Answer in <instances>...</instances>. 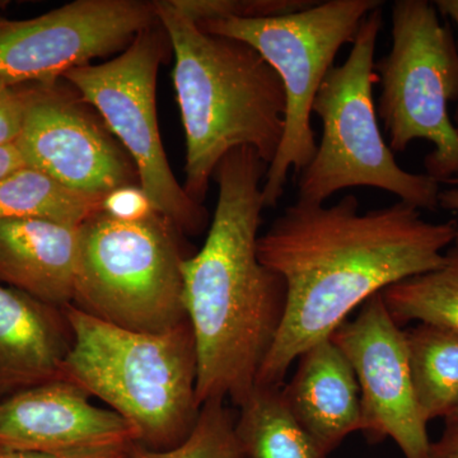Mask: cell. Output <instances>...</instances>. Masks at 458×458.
<instances>
[{"instance_id":"1","label":"cell","mask_w":458,"mask_h":458,"mask_svg":"<svg viewBox=\"0 0 458 458\" xmlns=\"http://www.w3.org/2000/svg\"><path fill=\"white\" fill-rule=\"evenodd\" d=\"M457 221L430 223L396 201L360 212L355 195L339 203L297 200L259 236V259L284 280L282 327L256 385L282 387L295 360L330 339L349 313L401 280L438 269Z\"/></svg>"},{"instance_id":"2","label":"cell","mask_w":458,"mask_h":458,"mask_svg":"<svg viewBox=\"0 0 458 458\" xmlns=\"http://www.w3.org/2000/svg\"><path fill=\"white\" fill-rule=\"evenodd\" d=\"M267 165L252 148L229 152L214 172L218 200L200 251L182 264L186 315L198 352L199 406L254 390L284 318V280L259 259Z\"/></svg>"},{"instance_id":"3","label":"cell","mask_w":458,"mask_h":458,"mask_svg":"<svg viewBox=\"0 0 458 458\" xmlns=\"http://www.w3.org/2000/svg\"><path fill=\"white\" fill-rule=\"evenodd\" d=\"M153 5L174 51L186 137L183 189L203 204L214 172L232 150L252 148L264 164L273 162L284 135V87L246 42L205 32L172 0Z\"/></svg>"},{"instance_id":"4","label":"cell","mask_w":458,"mask_h":458,"mask_svg":"<svg viewBox=\"0 0 458 458\" xmlns=\"http://www.w3.org/2000/svg\"><path fill=\"white\" fill-rule=\"evenodd\" d=\"M72 345L60 378L106 403L137 443L167 450L197 423L198 352L189 319L159 333L114 327L64 307Z\"/></svg>"},{"instance_id":"5","label":"cell","mask_w":458,"mask_h":458,"mask_svg":"<svg viewBox=\"0 0 458 458\" xmlns=\"http://www.w3.org/2000/svg\"><path fill=\"white\" fill-rule=\"evenodd\" d=\"M382 22L381 5L360 23L348 59L334 65L319 87L312 114L321 120L322 137L312 161L298 174V200L325 204L344 189L367 186L419 210L439 208L441 183L403 170L379 129L373 83Z\"/></svg>"},{"instance_id":"6","label":"cell","mask_w":458,"mask_h":458,"mask_svg":"<svg viewBox=\"0 0 458 458\" xmlns=\"http://www.w3.org/2000/svg\"><path fill=\"white\" fill-rule=\"evenodd\" d=\"M179 229L155 213L122 222L99 212L80 227L73 304L114 327L159 333L188 319Z\"/></svg>"},{"instance_id":"7","label":"cell","mask_w":458,"mask_h":458,"mask_svg":"<svg viewBox=\"0 0 458 458\" xmlns=\"http://www.w3.org/2000/svg\"><path fill=\"white\" fill-rule=\"evenodd\" d=\"M378 0H327L293 13L267 18H219L197 23L205 32L246 42L278 73L285 90V129L278 153L262 183L265 208L276 207L291 168L297 174L318 149L312 131L313 102L345 44Z\"/></svg>"},{"instance_id":"8","label":"cell","mask_w":458,"mask_h":458,"mask_svg":"<svg viewBox=\"0 0 458 458\" xmlns=\"http://www.w3.org/2000/svg\"><path fill=\"white\" fill-rule=\"evenodd\" d=\"M391 16L393 47L375 64L381 82L377 114L394 153L414 140L432 144L426 174L445 183L458 174V131L448 111L458 101L456 40L427 0H397Z\"/></svg>"},{"instance_id":"9","label":"cell","mask_w":458,"mask_h":458,"mask_svg":"<svg viewBox=\"0 0 458 458\" xmlns=\"http://www.w3.org/2000/svg\"><path fill=\"white\" fill-rule=\"evenodd\" d=\"M168 38L161 25L140 32L119 56L84 65L63 77L84 104L95 108L108 131L122 141L156 212L180 233L200 234L209 214L189 197L165 153L157 119V74Z\"/></svg>"},{"instance_id":"10","label":"cell","mask_w":458,"mask_h":458,"mask_svg":"<svg viewBox=\"0 0 458 458\" xmlns=\"http://www.w3.org/2000/svg\"><path fill=\"white\" fill-rule=\"evenodd\" d=\"M158 25L153 2L140 0H77L30 20L0 17V78L57 82L90 60L123 53Z\"/></svg>"},{"instance_id":"11","label":"cell","mask_w":458,"mask_h":458,"mask_svg":"<svg viewBox=\"0 0 458 458\" xmlns=\"http://www.w3.org/2000/svg\"><path fill=\"white\" fill-rule=\"evenodd\" d=\"M77 92L60 84L30 87L22 132L16 141L25 165L66 188L105 197L135 185L137 168Z\"/></svg>"},{"instance_id":"12","label":"cell","mask_w":458,"mask_h":458,"mask_svg":"<svg viewBox=\"0 0 458 458\" xmlns=\"http://www.w3.org/2000/svg\"><path fill=\"white\" fill-rule=\"evenodd\" d=\"M331 340L351 363L360 385V432L375 441L393 439L405 458H430L432 442L415 399L405 333L382 294L370 297Z\"/></svg>"},{"instance_id":"13","label":"cell","mask_w":458,"mask_h":458,"mask_svg":"<svg viewBox=\"0 0 458 458\" xmlns=\"http://www.w3.org/2000/svg\"><path fill=\"white\" fill-rule=\"evenodd\" d=\"M82 387L57 378L0 400V445L66 456L137 443L131 424L90 401Z\"/></svg>"},{"instance_id":"14","label":"cell","mask_w":458,"mask_h":458,"mask_svg":"<svg viewBox=\"0 0 458 458\" xmlns=\"http://www.w3.org/2000/svg\"><path fill=\"white\" fill-rule=\"evenodd\" d=\"M72 345L64 309L0 283V397L60 378Z\"/></svg>"},{"instance_id":"15","label":"cell","mask_w":458,"mask_h":458,"mask_svg":"<svg viewBox=\"0 0 458 458\" xmlns=\"http://www.w3.org/2000/svg\"><path fill=\"white\" fill-rule=\"evenodd\" d=\"M282 393L295 420L327 454L361 430L360 385L331 337L298 358L293 378Z\"/></svg>"},{"instance_id":"16","label":"cell","mask_w":458,"mask_h":458,"mask_svg":"<svg viewBox=\"0 0 458 458\" xmlns=\"http://www.w3.org/2000/svg\"><path fill=\"white\" fill-rule=\"evenodd\" d=\"M80 227L0 219V283L57 309L72 304Z\"/></svg>"},{"instance_id":"17","label":"cell","mask_w":458,"mask_h":458,"mask_svg":"<svg viewBox=\"0 0 458 458\" xmlns=\"http://www.w3.org/2000/svg\"><path fill=\"white\" fill-rule=\"evenodd\" d=\"M234 421L241 458H328L286 406L282 387L258 386Z\"/></svg>"},{"instance_id":"18","label":"cell","mask_w":458,"mask_h":458,"mask_svg":"<svg viewBox=\"0 0 458 458\" xmlns=\"http://www.w3.org/2000/svg\"><path fill=\"white\" fill-rule=\"evenodd\" d=\"M403 333L415 399L424 420L447 417L458 403V331L419 324Z\"/></svg>"},{"instance_id":"19","label":"cell","mask_w":458,"mask_h":458,"mask_svg":"<svg viewBox=\"0 0 458 458\" xmlns=\"http://www.w3.org/2000/svg\"><path fill=\"white\" fill-rule=\"evenodd\" d=\"M104 198L75 191L23 165L0 180V219H41L80 227L102 212Z\"/></svg>"},{"instance_id":"20","label":"cell","mask_w":458,"mask_h":458,"mask_svg":"<svg viewBox=\"0 0 458 458\" xmlns=\"http://www.w3.org/2000/svg\"><path fill=\"white\" fill-rule=\"evenodd\" d=\"M396 324L418 321L458 331V246L438 269L401 280L381 292Z\"/></svg>"},{"instance_id":"21","label":"cell","mask_w":458,"mask_h":458,"mask_svg":"<svg viewBox=\"0 0 458 458\" xmlns=\"http://www.w3.org/2000/svg\"><path fill=\"white\" fill-rule=\"evenodd\" d=\"M234 421L225 401L212 400L201 406L189 436L174 447L152 450L132 443V458H241Z\"/></svg>"},{"instance_id":"22","label":"cell","mask_w":458,"mask_h":458,"mask_svg":"<svg viewBox=\"0 0 458 458\" xmlns=\"http://www.w3.org/2000/svg\"><path fill=\"white\" fill-rule=\"evenodd\" d=\"M195 23L219 18H267L311 7L310 0H172Z\"/></svg>"},{"instance_id":"23","label":"cell","mask_w":458,"mask_h":458,"mask_svg":"<svg viewBox=\"0 0 458 458\" xmlns=\"http://www.w3.org/2000/svg\"><path fill=\"white\" fill-rule=\"evenodd\" d=\"M31 84L0 78V147L16 144L22 132Z\"/></svg>"},{"instance_id":"24","label":"cell","mask_w":458,"mask_h":458,"mask_svg":"<svg viewBox=\"0 0 458 458\" xmlns=\"http://www.w3.org/2000/svg\"><path fill=\"white\" fill-rule=\"evenodd\" d=\"M102 212L122 222H140L157 213L144 190L137 185H126L105 195Z\"/></svg>"},{"instance_id":"25","label":"cell","mask_w":458,"mask_h":458,"mask_svg":"<svg viewBox=\"0 0 458 458\" xmlns=\"http://www.w3.org/2000/svg\"><path fill=\"white\" fill-rule=\"evenodd\" d=\"M430 458H458V430L445 428L437 442H432Z\"/></svg>"},{"instance_id":"26","label":"cell","mask_w":458,"mask_h":458,"mask_svg":"<svg viewBox=\"0 0 458 458\" xmlns=\"http://www.w3.org/2000/svg\"><path fill=\"white\" fill-rule=\"evenodd\" d=\"M23 165H26L25 161L16 144L0 147V180Z\"/></svg>"},{"instance_id":"27","label":"cell","mask_w":458,"mask_h":458,"mask_svg":"<svg viewBox=\"0 0 458 458\" xmlns=\"http://www.w3.org/2000/svg\"><path fill=\"white\" fill-rule=\"evenodd\" d=\"M131 445H111V447L96 448V450L66 454L62 458H132Z\"/></svg>"},{"instance_id":"28","label":"cell","mask_w":458,"mask_h":458,"mask_svg":"<svg viewBox=\"0 0 458 458\" xmlns=\"http://www.w3.org/2000/svg\"><path fill=\"white\" fill-rule=\"evenodd\" d=\"M445 183L451 185V189L441 190L439 192V208L458 216V174ZM454 245L458 246V225Z\"/></svg>"},{"instance_id":"29","label":"cell","mask_w":458,"mask_h":458,"mask_svg":"<svg viewBox=\"0 0 458 458\" xmlns=\"http://www.w3.org/2000/svg\"><path fill=\"white\" fill-rule=\"evenodd\" d=\"M433 4L437 12H439V14H442L443 17H450L454 21V25H456L457 38H454V40H456L458 51V0H436V2H433Z\"/></svg>"},{"instance_id":"30","label":"cell","mask_w":458,"mask_h":458,"mask_svg":"<svg viewBox=\"0 0 458 458\" xmlns=\"http://www.w3.org/2000/svg\"><path fill=\"white\" fill-rule=\"evenodd\" d=\"M62 457L51 456V454H35V452L14 450V448L5 447V445H0V458H62Z\"/></svg>"},{"instance_id":"31","label":"cell","mask_w":458,"mask_h":458,"mask_svg":"<svg viewBox=\"0 0 458 458\" xmlns=\"http://www.w3.org/2000/svg\"><path fill=\"white\" fill-rule=\"evenodd\" d=\"M445 428L448 429L458 430V403L452 409L450 414L445 418Z\"/></svg>"},{"instance_id":"32","label":"cell","mask_w":458,"mask_h":458,"mask_svg":"<svg viewBox=\"0 0 458 458\" xmlns=\"http://www.w3.org/2000/svg\"><path fill=\"white\" fill-rule=\"evenodd\" d=\"M454 126H456L457 131H458V106L456 108V111H454Z\"/></svg>"},{"instance_id":"33","label":"cell","mask_w":458,"mask_h":458,"mask_svg":"<svg viewBox=\"0 0 458 458\" xmlns=\"http://www.w3.org/2000/svg\"><path fill=\"white\" fill-rule=\"evenodd\" d=\"M0 4H5V3H0ZM0 7H2V5H0Z\"/></svg>"}]
</instances>
